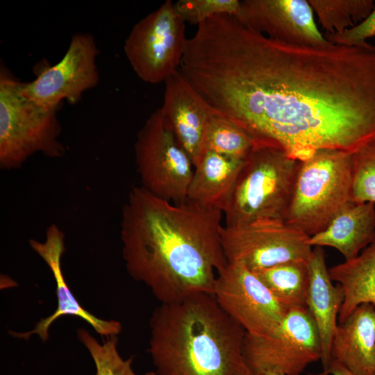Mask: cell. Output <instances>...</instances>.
I'll use <instances>...</instances> for the list:
<instances>
[{"label": "cell", "mask_w": 375, "mask_h": 375, "mask_svg": "<svg viewBox=\"0 0 375 375\" xmlns=\"http://www.w3.org/2000/svg\"><path fill=\"white\" fill-rule=\"evenodd\" d=\"M213 295L222 310L251 335H270L290 310L254 272L238 262H227L218 272Z\"/></svg>", "instance_id": "cell-12"}, {"label": "cell", "mask_w": 375, "mask_h": 375, "mask_svg": "<svg viewBox=\"0 0 375 375\" xmlns=\"http://www.w3.org/2000/svg\"><path fill=\"white\" fill-rule=\"evenodd\" d=\"M351 201L375 203V137L351 153Z\"/></svg>", "instance_id": "cell-25"}, {"label": "cell", "mask_w": 375, "mask_h": 375, "mask_svg": "<svg viewBox=\"0 0 375 375\" xmlns=\"http://www.w3.org/2000/svg\"><path fill=\"white\" fill-rule=\"evenodd\" d=\"M243 353L253 375H300L308 365L321 359L315 322L307 308H290L270 335L246 333Z\"/></svg>", "instance_id": "cell-9"}, {"label": "cell", "mask_w": 375, "mask_h": 375, "mask_svg": "<svg viewBox=\"0 0 375 375\" xmlns=\"http://www.w3.org/2000/svg\"><path fill=\"white\" fill-rule=\"evenodd\" d=\"M308 265L309 285L306 308L318 330L322 349L320 360L324 368V375L331 362V344L338 325L344 293L340 285L333 284L322 247H316L312 249Z\"/></svg>", "instance_id": "cell-16"}, {"label": "cell", "mask_w": 375, "mask_h": 375, "mask_svg": "<svg viewBox=\"0 0 375 375\" xmlns=\"http://www.w3.org/2000/svg\"><path fill=\"white\" fill-rule=\"evenodd\" d=\"M134 151L141 186L172 202L187 199L194 165L160 108L138 131Z\"/></svg>", "instance_id": "cell-7"}, {"label": "cell", "mask_w": 375, "mask_h": 375, "mask_svg": "<svg viewBox=\"0 0 375 375\" xmlns=\"http://www.w3.org/2000/svg\"><path fill=\"white\" fill-rule=\"evenodd\" d=\"M254 145V140L244 129L210 111L206 136V151L244 159Z\"/></svg>", "instance_id": "cell-23"}, {"label": "cell", "mask_w": 375, "mask_h": 375, "mask_svg": "<svg viewBox=\"0 0 375 375\" xmlns=\"http://www.w3.org/2000/svg\"><path fill=\"white\" fill-rule=\"evenodd\" d=\"M240 6L239 0H179L174 3L176 10L184 22L197 26L218 15L235 16Z\"/></svg>", "instance_id": "cell-26"}, {"label": "cell", "mask_w": 375, "mask_h": 375, "mask_svg": "<svg viewBox=\"0 0 375 375\" xmlns=\"http://www.w3.org/2000/svg\"><path fill=\"white\" fill-rule=\"evenodd\" d=\"M76 334L94 363L95 375H140L133 369V357L124 359L119 354L117 335L106 338L100 342L84 328H78ZM142 375L156 373L149 372Z\"/></svg>", "instance_id": "cell-24"}, {"label": "cell", "mask_w": 375, "mask_h": 375, "mask_svg": "<svg viewBox=\"0 0 375 375\" xmlns=\"http://www.w3.org/2000/svg\"><path fill=\"white\" fill-rule=\"evenodd\" d=\"M325 34H340L364 21L372 12V0H308Z\"/></svg>", "instance_id": "cell-22"}, {"label": "cell", "mask_w": 375, "mask_h": 375, "mask_svg": "<svg viewBox=\"0 0 375 375\" xmlns=\"http://www.w3.org/2000/svg\"><path fill=\"white\" fill-rule=\"evenodd\" d=\"M31 249L44 260L51 270L56 282L57 308L49 316L41 318L33 328L26 332L10 331L9 333L17 339L28 340L36 335L43 342L49 337L51 325L62 316L77 317L87 322L103 338L118 335L122 329L120 322L102 319L85 310L74 296L64 276L61 259L65 252V235L56 224L49 226L44 241L31 239Z\"/></svg>", "instance_id": "cell-14"}, {"label": "cell", "mask_w": 375, "mask_h": 375, "mask_svg": "<svg viewBox=\"0 0 375 375\" xmlns=\"http://www.w3.org/2000/svg\"><path fill=\"white\" fill-rule=\"evenodd\" d=\"M257 375H283V374H276V373H262V374H260Z\"/></svg>", "instance_id": "cell-29"}, {"label": "cell", "mask_w": 375, "mask_h": 375, "mask_svg": "<svg viewBox=\"0 0 375 375\" xmlns=\"http://www.w3.org/2000/svg\"><path fill=\"white\" fill-rule=\"evenodd\" d=\"M351 153L333 149L299 161L285 222L309 237L351 201Z\"/></svg>", "instance_id": "cell-5"}, {"label": "cell", "mask_w": 375, "mask_h": 375, "mask_svg": "<svg viewBox=\"0 0 375 375\" xmlns=\"http://www.w3.org/2000/svg\"><path fill=\"white\" fill-rule=\"evenodd\" d=\"M356 375L338 362L331 360L328 371L324 375Z\"/></svg>", "instance_id": "cell-28"}, {"label": "cell", "mask_w": 375, "mask_h": 375, "mask_svg": "<svg viewBox=\"0 0 375 375\" xmlns=\"http://www.w3.org/2000/svg\"><path fill=\"white\" fill-rule=\"evenodd\" d=\"M308 262L291 260L254 272L288 308H306L309 285Z\"/></svg>", "instance_id": "cell-21"}, {"label": "cell", "mask_w": 375, "mask_h": 375, "mask_svg": "<svg viewBox=\"0 0 375 375\" xmlns=\"http://www.w3.org/2000/svg\"><path fill=\"white\" fill-rule=\"evenodd\" d=\"M183 73L212 112L298 161L375 137L371 44L287 43L219 15L198 31Z\"/></svg>", "instance_id": "cell-1"}, {"label": "cell", "mask_w": 375, "mask_h": 375, "mask_svg": "<svg viewBox=\"0 0 375 375\" xmlns=\"http://www.w3.org/2000/svg\"><path fill=\"white\" fill-rule=\"evenodd\" d=\"M306 0H244L235 18L244 26L281 42L319 45L328 42Z\"/></svg>", "instance_id": "cell-13"}, {"label": "cell", "mask_w": 375, "mask_h": 375, "mask_svg": "<svg viewBox=\"0 0 375 375\" xmlns=\"http://www.w3.org/2000/svg\"><path fill=\"white\" fill-rule=\"evenodd\" d=\"M223 212L188 199L160 198L142 186L128 193L122 212V257L129 275L160 303L213 294L226 265L221 242Z\"/></svg>", "instance_id": "cell-2"}, {"label": "cell", "mask_w": 375, "mask_h": 375, "mask_svg": "<svg viewBox=\"0 0 375 375\" xmlns=\"http://www.w3.org/2000/svg\"><path fill=\"white\" fill-rule=\"evenodd\" d=\"M375 241V203L351 201L321 232L308 239L312 247H330L349 260Z\"/></svg>", "instance_id": "cell-18"}, {"label": "cell", "mask_w": 375, "mask_h": 375, "mask_svg": "<svg viewBox=\"0 0 375 375\" xmlns=\"http://www.w3.org/2000/svg\"><path fill=\"white\" fill-rule=\"evenodd\" d=\"M299 161L275 147L255 144L244 158L223 214L226 226L285 219Z\"/></svg>", "instance_id": "cell-4"}, {"label": "cell", "mask_w": 375, "mask_h": 375, "mask_svg": "<svg viewBox=\"0 0 375 375\" xmlns=\"http://www.w3.org/2000/svg\"><path fill=\"white\" fill-rule=\"evenodd\" d=\"M149 327L156 375H253L243 353L246 332L212 294L160 303Z\"/></svg>", "instance_id": "cell-3"}, {"label": "cell", "mask_w": 375, "mask_h": 375, "mask_svg": "<svg viewBox=\"0 0 375 375\" xmlns=\"http://www.w3.org/2000/svg\"><path fill=\"white\" fill-rule=\"evenodd\" d=\"M187 40L184 21L174 3L167 0L133 26L124 42V54L142 81L165 83L179 69Z\"/></svg>", "instance_id": "cell-8"}, {"label": "cell", "mask_w": 375, "mask_h": 375, "mask_svg": "<svg viewBox=\"0 0 375 375\" xmlns=\"http://www.w3.org/2000/svg\"><path fill=\"white\" fill-rule=\"evenodd\" d=\"M98 53L92 35H74L58 62L51 66L42 61L35 66V78L22 83V94L45 108L59 107L64 99L71 104L78 103L83 93L99 81Z\"/></svg>", "instance_id": "cell-11"}, {"label": "cell", "mask_w": 375, "mask_h": 375, "mask_svg": "<svg viewBox=\"0 0 375 375\" xmlns=\"http://www.w3.org/2000/svg\"><path fill=\"white\" fill-rule=\"evenodd\" d=\"M309 236L284 220L260 219L221 230L228 263H241L257 272L291 260L308 261Z\"/></svg>", "instance_id": "cell-10"}, {"label": "cell", "mask_w": 375, "mask_h": 375, "mask_svg": "<svg viewBox=\"0 0 375 375\" xmlns=\"http://www.w3.org/2000/svg\"><path fill=\"white\" fill-rule=\"evenodd\" d=\"M22 84L6 68L0 71V167L19 168L42 153L59 158L65 153L60 141L59 107L43 108L22 94Z\"/></svg>", "instance_id": "cell-6"}, {"label": "cell", "mask_w": 375, "mask_h": 375, "mask_svg": "<svg viewBox=\"0 0 375 375\" xmlns=\"http://www.w3.org/2000/svg\"><path fill=\"white\" fill-rule=\"evenodd\" d=\"M374 375H375V373H374Z\"/></svg>", "instance_id": "cell-30"}, {"label": "cell", "mask_w": 375, "mask_h": 375, "mask_svg": "<svg viewBox=\"0 0 375 375\" xmlns=\"http://www.w3.org/2000/svg\"><path fill=\"white\" fill-rule=\"evenodd\" d=\"M328 271L344 293L338 323L362 303L375 305V241L355 258L333 266Z\"/></svg>", "instance_id": "cell-20"}, {"label": "cell", "mask_w": 375, "mask_h": 375, "mask_svg": "<svg viewBox=\"0 0 375 375\" xmlns=\"http://www.w3.org/2000/svg\"><path fill=\"white\" fill-rule=\"evenodd\" d=\"M331 356L356 375H374L375 305L362 303L338 323Z\"/></svg>", "instance_id": "cell-17"}, {"label": "cell", "mask_w": 375, "mask_h": 375, "mask_svg": "<svg viewBox=\"0 0 375 375\" xmlns=\"http://www.w3.org/2000/svg\"><path fill=\"white\" fill-rule=\"evenodd\" d=\"M329 42L347 46H366L367 40L375 37V7L361 23L340 34H324Z\"/></svg>", "instance_id": "cell-27"}, {"label": "cell", "mask_w": 375, "mask_h": 375, "mask_svg": "<svg viewBox=\"0 0 375 375\" xmlns=\"http://www.w3.org/2000/svg\"><path fill=\"white\" fill-rule=\"evenodd\" d=\"M160 110L194 167L206 151L210 110L179 69L165 81Z\"/></svg>", "instance_id": "cell-15"}, {"label": "cell", "mask_w": 375, "mask_h": 375, "mask_svg": "<svg viewBox=\"0 0 375 375\" xmlns=\"http://www.w3.org/2000/svg\"><path fill=\"white\" fill-rule=\"evenodd\" d=\"M243 160L206 150L194 167L187 199L223 212L233 194Z\"/></svg>", "instance_id": "cell-19"}]
</instances>
